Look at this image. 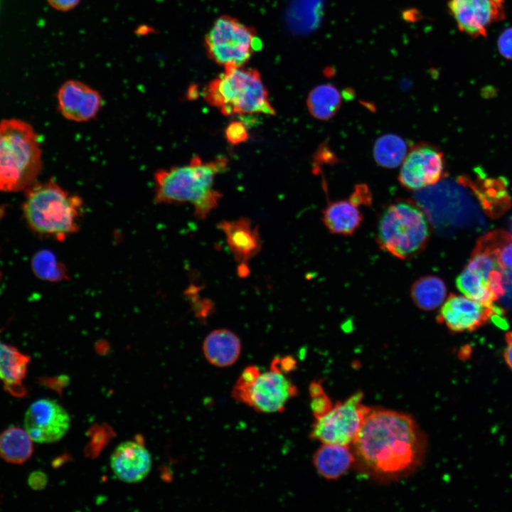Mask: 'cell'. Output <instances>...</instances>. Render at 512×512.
<instances>
[{
    "instance_id": "cell-15",
    "label": "cell",
    "mask_w": 512,
    "mask_h": 512,
    "mask_svg": "<svg viewBox=\"0 0 512 512\" xmlns=\"http://www.w3.org/2000/svg\"><path fill=\"white\" fill-rule=\"evenodd\" d=\"M447 7L459 31L473 38L486 37L487 27L506 17L493 0H449Z\"/></svg>"
},
{
    "instance_id": "cell-16",
    "label": "cell",
    "mask_w": 512,
    "mask_h": 512,
    "mask_svg": "<svg viewBox=\"0 0 512 512\" xmlns=\"http://www.w3.org/2000/svg\"><path fill=\"white\" fill-rule=\"evenodd\" d=\"M110 466L122 482L139 483L151 471V456L144 445L134 441L123 442L112 452Z\"/></svg>"
},
{
    "instance_id": "cell-38",
    "label": "cell",
    "mask_w": 512,
    "mask_h": 512,
    "mask_svg": "<svg viewBox=\"0 0 512 512\" xmlns=\"http://www.w3.org/2000/svg\"><path fill=\"white\" fill-rule=\"evenodd\" d=\"M238 273L241 277H246L249 274V269L246 263H240L238 268Z\"/></svg>"
},
{
    "instance_id": "cell-22",
    "label": "cell",
    "mask_w": 512,
    "mask_h": 512,
    "mask_svg": "<svg viewBox=\"0 0 512 512\" xmlns=\"http://www.w3.org/2000/svg\"><path fill=\"white\" fill-rule=\"evenodd\" d=\"M322 221L331 233L348 236L361 226L363 215L351 199L331 202L322 212Z\"/></svg>"
},
{
    "instance_id": "cell-10",
    "label": "cell",
    "mask_w": 512,
    "mask_h": 512,
    "mask_svg": "<svg viewBox=\"0 0 512 512\" xmlns=\"http://www.w3.org/2000/svg\"><path fill=\"white\" fill-rule=\"evenodd\" d=\"M503 311L493 304H486L464 295L451 294L442 304L437 321L454 333L474 331L491 319H501Z\"/></svg>"
},
{
    "instance_id": "cell-8",
    "label": "cell",
    "mask_w": 512,
    "mask_h": 512,
    "mask_svg": "<svg viewBox=\"0 0 512 512\" xmlns=\"http://www.w3.org/2000/svg\"><path fill=\"white\" fill-rule=\"evenodd\" d=\"M358 392L338 402L324 415L315 419L309 437L321 444L351 445L370 408L363 403Z\"/></svg>"
},
{
    "instance_id": "cell-39",
    "label": "cell",
    "mask_w": 512,
    "mask_h": 512,
    "mask_svg": "<svg viewBox=\"0 0 512 512\" xmlns=\"http://www.w3.org/2000/svg\"><path fill=\"white\" fill-rule=\"evenodd\" d=\"M493 1H494L498 7L503 8V2H504V0H493Z\"/></svg>"
},
{
    "instance_id": "cell-36",
    "label": "cell",
    "mask_w": 512,
    "mask_h": 512,
    "mask_svg": "<svg viewBox=\"0 0 512 512\" xmlns=\"http://www.w3.org/2000/svg\"><path fill=\"white\" fill-rule=\"evenodd\" d=\"M81 0H47V2L53 9L67 12L75 9Z\"/></svg>"
},
{
    "instance_id": "cell-6",
    "label": "cell",
    "mask_w": 512,
    "mask_h": 512,
    "mask_svg": "<svg viewBox=\"0 0 512 512\" xmlns=\"http://www.w3.org/2000/svg\"><path fill=\"white\" fill-rule=\"evenodd\" d=\"M430 233L421 208L411 201H399L382 212L375 238L381 250L397 258L409 260L425 249Z\"/></svg>"
},
{
    "instance_id": "cell-23",
    "label": "cell",
    "mask_w": 512,
    "mask_h": 512,
    "mask_svg": "<svg viewBox=\"0 0 512 512\" xmlns=\"http://www.w3.org/2000/svg\"><path fill=\"white\" fill-rule=\"evenodd\" d=\"M444 282L435 275H425L415 280L410 288V297L417 307L423 311L437 309L447 297Z\"/></svg>"
},
{
    "instance_id": "cell-21",
    "label": "cell",
    "mask_w": 512,
    "mask_h": 512,
    "mask_svg": "<svg viewBox=\"0 0 512 512\" xmlns=\"http://www.w3.org/2000/svg\"><path fill=\"white\" fill-rule=\"evenodd\" d=\"M28 363V356L0 341V380L14 396L23 397L26 393L23 380Z\"/></svg>"
},
{
    "instance_id": "cell-37",
    "label": "cell",
    "mask_w": 512,
    "mask_h": 512,
    "mask_svg": "<svg viewBox=\"0 0 512 512\" xmlns=\"http://www.w3.org/2000/svg\"><path fill=\"white\" fill-rule=\"evenodd\" d=\"M506 346L504 351L503 357L506 364L512 370V331L506 333Z\"/></svg>"
},
{
    "instance_id": "cell-28",
    "label": "cell",
    "mask_w": 512,
    "mask_h": 512,
    "mask_svg": "<svg viewBox=\"0 0 512 512\" xmlns=\"http://www.w3.org/2000/svg\"><path fill=\"white\" fill-rule=\"evenodd\" d=\"M32 267L41 279L58 282L67 278L65 267L50 250L38 252L33 258Z\"/></svg>"
},
{
    "instance_id": "cell-13",
    "label": "cell",
    "mask_w": 512,
    "mask_h": 512,
    "mask_svg": "<svg viewBox=\"0 0 512 512\" xmlns=\"http://www.w3.org/2000/svg\"><path fill=\"white\" fill-rule=\"evenodd\" d=\"M299 391L287 374L270 368L255 382L248 406L262 413L281 412Z\"/></svg>"
},
{
    "instance_id": "cell-20",
    "label": "cell",
    "mask_w": 512,
    "mask_h": 512,
    "mask_svg": "<svg viewBox=\"0 0 512 512\" xmlns=\"http://www.w3.org/2000/svg\"><path fill=\"white\" fill-rule=\"evenodd\" d=\"M312 461L321 476L336 480L349 470L355 459L350 445L325 443L315 452Z\"/></svg>"
},
{
    "instance_id": "cell-17",
    "label": "cell",
    "mask_w": 512,
    "mask_h": 512,
    "mask_svg": "<svg viewBox=\"0 0 512 512\" xmlns=\"http://www.w3.org/2000/svg\"><path fill=\"white\" fill-rule=\"evenodd\" d=\"M217 227L225 235L230 252L236 262L246 263L261 250L259 228L250 219L245 217L233 220H223Z\"/></svg>"
},
{
    "instance_id": "cell-29",
    "label": "cell",
    "mask_w": 512,
    "mask_h": 512,
    "mask_svg": "<svg viewBox=\"0 0 512 512\" xmlns=\"http://www.w3.org/2000/svg\"><path fill=\"white\" fill-rule=\"evenodd\" d=\"M260 374V369L257 366L246 367L233 388V399L248 406L252 388Z\"/></svg>"
},
{
    "instance_id": "cell-1",
    "label": "cell",
    "mask_w": 512,
    "mask_h": 512,
    "mask_svg": "<svg viewBox=\"0 0 512 512\" xmlns=\"http://www.w3.org/2000/svg\"><path fill=\"white\" fill-rule=\"evenodd\" d=\"M351 445L361 471L379 481H393L420 465L426 442L410 416L370 409Z\"/></svg>"
},
{
    "instance_id": "cell-3",
    "label": "cell",
    "mask_w": 512,
    "mask_h": 512,
    "mask_svg": "<svg viewBox=\"0 0 512 512\" xmlns=\"http://www.w3.org/2000/svg\"><path fill=\"white\" fill-rule=\"evenodd\" d=\"M23 215L36 233L63 240L79 230L83 201L52 179L31 184L25 192Z\"/></svg>"
},
{
    "instance_id": "cell-30",
    "label": "cell",
    "mask_w": 512,
    "mask_h": 512,
    "mask_svg": "<svg viewBox=\"0 0 512 512\" xmlns=\"http://www.w3.org/2000/svg\"><path fill=\"white\" fill-rule=\"evenodd\" d=\"M309 394L311 400V408L315 419L324 415L332 407L329 398L318 381H313L310 384Z\"/></svg>"
},
{
    "instance_id": "cell-32",
    "label": "cell",
    "mask_w": 512,
    "mask_h": 512,
    "mask_svg": "<svg viewBox=\"0 0 512 512\" xmlns=\"http://www.w3.org/2000/svg\"><path fill=\"white\" fill-rule=\"evenodd\" d=\"M498 50L502 57L512 60V27L506 28L497 40Z\"/></svg>"
},
{
    "instance_id": "cell-19",
    "label": "cell",
    "mask_w": 512,
    "mask_h": 512,
    "mask_svg": "<svg viewBox=\"0 0 512 512\" xmlns=\"http://www.w3.org/2000/svg\"><path fill=\"white\" fill-rule=\"evenodd\" d=\"M241 342L233 331L220 329L211 331L203 343V352L213 366L225 368L233 365L241 353Z\"/></svg>"
},
{
    "instance_id": "cell-27",
    "label": "cell",
    "mask_w": 512,
    "mask_h": 512,
    "mask_svg": "<svg viewBox=\"0 0 512 512\" xmlns=\"http://www.w3.org/2000/svg\"><path fill=\"white\" fill-rule=\"evenodd\" d=\"M407 152L405 141L394 134H386L378 138L373 146L375 162L385 168L393 169L402 164Z\"/></svg>"
},
{
    "instance_id": "cell-34",
    "label": "cell",
    "mask_w": 512,
    "mask_h": 512,
    "mask_svg": "<svg viewBox=\"0 0 512 512\" xmlns=\"http://www.w3.org/2000/svg\"><path fill=\"white\" fill-rule=\"evenodd\" d=\"M350 199L358 206L369 205L371 201L370 191L365 185H358Z\"/></svg>"
},
{
    "instance_id": "cell-33",
    "label": "cell",
    "mask_w": 512,
    "mask_h": 512,
    "mask_svg": "<svg viewBox=\"0 0 512 512\" xmlns=\"http://www.w3.org/2000/svg\"><path fill=\"white\" fill-rule=\"evenodd\" d=\"M297 367V361L291 356L282 358H275L272 360L270 368L287 374L294 370Z\"/></svg>"
},
{
    "instance_id": "cell-25",
    "label": "cell",
    "mask_w": 512,
    "mask_h": 512,
    "mask_svg": "<svg viewBox=\"0 0 512 512\" xmlns=\"http://www.w3.org/2000/svg\"><path fill=\"white\" fill-rule=\"evenodd\" d=\"M476 245L490 252L497 260L506 282H512V234L503 230L491 231L476 242Z\"/></svg>"
},
{
    "instance_id": "cell-18",
    "label": "cell",
    "mask_w": 512,
    "mask_h": 512,
    "mask_svg": "<svg viewBox=\"0 0 512 512\" xmlns=\"http://www.w3.org/2000/svg\"><path fill=\"white\" fill-rule=\"evenodd\" d=\"M459 182L471 188L485 213L493 218L502 215L511 206L506 183L501 178H481L475 182L461 177Z\"/></svg>"
},
{
    "instance_id": "cell-31",
    "label": "cell",
    "mask_w": 512,
    "mask_h": 512,
    "mask_svg": "<svg viewBox=\"0 0 512 512\" xmlns=\"http://www.w3.org/2000/svg\"><path fill=\"white\" fill-rule=\"evenodd\" d=\"M225 137L228 142L237 145L245 142L249 137L245 125L238 121L230 122L225 130Z\"/></svg>"
},
{
    "instance_id": "cell-14",
    "label": "cell",
    "mask_w": 512,
    "mask_h": 512,
    "mask_svg": "<svg viewBox=\"0 0 512 512\" xmlns=\"http://www.w3.org/2000/svg\"><path fill=\"white\" fill-rule=\"evenodd\" d=\"M58 108L65 119L87 122L95 119L103 106V98L97 90L77 80H68L57 93Z\"/></svg>"
},
{
    "instance_id": "cell-26",
    "label": "cell",
    "mask_w": 512,
    "mask_h": 512,
    "mask_svg": "<svg viewBox=\"0 0 512 512\" xmlns=\"http://www.w3.org/2000/svg\"><path fill=\"white\" fill-rule=\"evenodd\" d=\"M341 95L331 84L316 86L309 93L306 104L310 114L319 120L331 119L341 105Z\"/></svg>"
},
{
    "instance_id": "cell-35",
    "label": "cell",
    "mask_w": 512,
    "mask_h": 512,
    "mask_svg": "<svg viewBox=\"0 0 512 512\" xmlns=\"http://www.w3.org/2000/svg\"><path fill=\"white\" fill-rule=\"evenodd\" d=\"M48 482L46 474L41 471H36L32 472L28 479V485L33 490L43 489Z\"/></svg>"
},
{
    "instance_id": "cell-24",
    "label": "cell",
    "mask_w": 512,
    "mask_h": 512,
    "mask_svg": "<svg viewBox=\"0 0 512 512\" xmlns=\"http://www.w3.org/2000/svg\"><path fill=\"white\" fill-rule=\"evenodd\" d=\"M33 440L27 432L10 427L0 434V457L12 464H23L32 455Z\"/></svg>"
},
{
    "instance_id": "cell-12",
    "label": "cell",
    "mask_w": 512,
    "mask_h": 512,
    "mask_svg": "<svg viewBox=\"0 0 512 512\" xmlns=\"http://www.w3.org/2000/svg\"><path fill=\"white\" fill-rule=\"evenodd\" d=\"M70 417L56 400L43 398L33 402L24 417V429L33 442L41 444L60 440L70 427Z\"/></svg>"
},
{
    "instance_id": "cell-9",
    "label": "cell",
    "mask_w": 512,
    "mask_h": 512,
    "mask_svg": "<svg viewBox=\"0 0 512 512\" xmlns=\"http://www.w3.org/2000/svg\"><path fill=\"white\" fill-rule=\"evenodd\" d=\"M506 278L496 258L475 245L470 259L456 284L466 297L486 304H493L505 294Z\"/></svg>"
},
{
    "instance_id": "cell-7",
    "label": "cell",
    "mask_w": 512,
    "mask_h": 512,
    "mask_svg": "<svg viewBox=\"0 0 512 512\" xmlns=\"http://www.w3.org/2000/svg\"><path fill=\"white\" fill-rule=\"evenodd\" d=\"M257 42L252 28L230 16L218 18L205 38L209 56L225 68L244 66L260 46Z\"/></svg>"
},
{
    "instance_id": "cell-5",
    "label": "cell",
    "mask_w": 512,
    "mask_h": 512,
    "mask_svg": "<svg viewBox=\"0 0 512 512\" xmlns=\"http://www.w3.org/2000/svg\"><path fill=\"white\" fill-rule=\"evenodd\" d=\"M203 96L226 116L276 114L260 73L243 66L225 68L205 87Z\"/></svg>"
},
{
    "instance_id": "cell-40",
    "label": "cell",
    "mask_w": 512,
    "mask_h": 512,
    "mask_svg": "<svg viewBox=\"0 0 512 512\" xmlns=\"http://www.w3.org/2000/svg\"><path fill=\"white\" fill-rule=\"evenodd\" d=\"M510 224H511V229H512V217H511V218Z\"/></svg>"
},
{
    "instance_id": "cell-11",
    "label": "cell",
    "mask_w": 512,
    "mask_h": 512,
    "mask_svg": "<svg viewBox=\"0 0 512 512\" xmlns=\"http://www.w3.org/2000/svg\"><path fill=\"white\" fill-rule=\"evenodd\" d=\"M444 154L428 144H417L407 154L398 175L400 184L418 190L437 183L445 176Z\"/></svg>"
},
{
    "instance_id": "cell-2",
    "label": "cell",
    "mask_w": 512,
    "mask_h": 512,
    "mask_svg": "<svg viewBox=\"0 0 512 512\" xmlns=\"http://www.w3.org/2000/svg\"><path fill=\"white\" fill-rule=\"evenodd\" d=\"M228 165V159L223 156L210 161L194 156L186 164L160 169L154 174V201L160 204L188 203L197 218L206 219L223 196L214 188V181L227 170Z\"/></svg>"
},
{
    "instance_id": "cell-4",
    "label": "cell",
    "mask_w": 512,
    "mask_h": 512,
    "mask_svg": "<svg viewBox=\"0 0 512 512\" xmlns=\"http://www.w3.org/2000/svg\"><path fill=\"white\" fill-rule=\"evenodd\" d=\"M42 167L38 136L27 122L4 119L0 122V191L27 188Z\"/></svg>"
}]
</instances>
